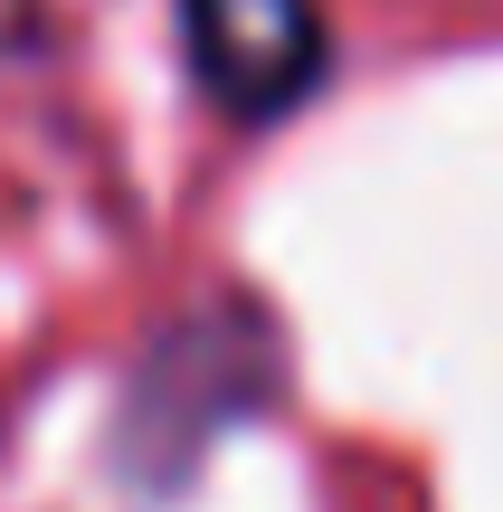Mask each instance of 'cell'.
<instances>
[{
    "mask_svg": "<svg viewBox=\"0 0 503 512\" xmlns=\"http://www.w3.org/2000/svg\"><path fill=\"white\" fill-rule=\"evenodd\" d=\"M181 38L200 86L228 114H285L323 76V10L314 0H181Z\"/></svg>",
    "mask_w": 503,
    "mask_h": 512,
    "instance_id": "obj_1",
    "label": "cell"
}]
</instances>
